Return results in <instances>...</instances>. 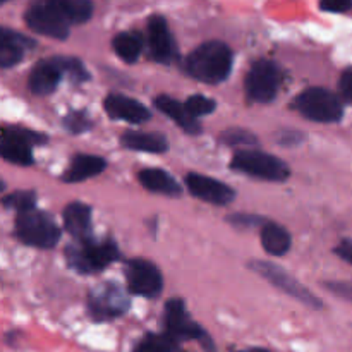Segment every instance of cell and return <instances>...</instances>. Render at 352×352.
Masks as SVG:
<instances>
[{"instance_id": "9c48e42d", "label": "cell", "mask_w": 352, "mask_h": 352, "mask_svg": "<svg viewBox=\"0 0 352 352\" xmlns=\"http://www.w3.org/2000/svg\"><path fill=\"white\" fill-rule=\"evenodd\" d=\"M129 308V299L117 284H102L89 294L88 309L89 315L96 322L117 318L124 315Z\"/></svg>"}, {"instance_id": "83f0119b", "label": "cell", "mask_w": 352, "mask_h": 352, "mask_svg": "<svg viewBox=\"0 0 352 352\" xmlns=\"http://www.w3.org/2000/svg\"><path fill=\"white\" fill-rule=\"evenodd\" d=\"M186 107L198 119V117L206 116V113H212L217 109V103L212 98H206L203 95H192L186 100Z\"/></svg>"}, {"instance_id": "8fae6325", "label": "cell", "mask_w": 352, "mask_h": 352, "mask_svg": "<svg viewBox=\"0 0 352 352\" xmlns=\"http://www.w3.org/2000/svg\"><path fill=\"white\" fill-rule=\"evenodd\" d=\"M253 268L260 275H263L268 282L278 287L280 291H284L285 294L292 296L298 301L305 302V305L311 306V308H322V302L316 296H313L308 289L302 284H299L292 275H289L284 268H280L278 265L267 263V261H254Z\"/></svg>"}, {"instance_id": "30bf717a", "label": "cell", "mask_w": 352, "mask_h": 352, "mask_svg": "<svg viewBox=\"0 0 352 352\" xmlns=\"http://www.w3.org/2000/svg\"><path fill=\"white\" fill-rule=\"evenodd\" d=\"M126 280L129 292L144 298H155L162 292L164 278L153 263L134 258L126 265Z\"/></svg>"}, {"instance_id": "ffe728a7", "label": "cell", "mask_w": 352, "mask_h": 352, "mask_svg": "<svg viewBox=\"0 0 352 352\" xmlns=\"http://www.w3.org/2000/svg\"><path fill=\"white\" fill-rule=\"evenodd\" d=\"M120 143L127 150L146 151V153H165L168 150V141L160 133H124Z\"/></svg>"}, {"instance_id": "7402d4cb", "label": "cell", "mask_w": 352, "mask_h": 352, "mask_svg": "<svg viewBox=\"0 0 352 352\" xmlns=\"http://www.w3.org/2000/svg\"><path fill=\"white\" fill-rule=\"evenodd\" d=\"M107 167V162L95 155H76L72 158L71 168L64 174L65 182H81L89 177L102 174Z\"/></svg>"}, {"instance_id": "3957f363", "label": "cell", "mask_w": 352, "mask_h": 352, "mask_svg": "<svg viewBox=\"0 0 352 352\" xmlns=\"http://www.w3.org/2000/svg\"><path fill=\"white\" fill-rule=\"evenodd\" d=\"M16 234L24 244L41 250H50L60 241V229L48 213L30 210L17 215Z\"/></svg>"}, {"instance_id": "e0dca14e", "label": "cell", "mask_w": 352, "mask_h": 352, "mask_svg": "<svg viewBox=\"0 0 352 352\" xmlns=\"http://www.w3.org/2000/svg\"><path fill=\"white\" fill-rule=\"evenodd\" d=\"M31 47H34V41H31L30 38L2 28L0 31V65L3 69L14 67L23 60L24 52Z\"/></svg>"}, {"instance_id": "d6a6232c", "label": "cell", "mask_w": 352, "mask_h": 352, "mask_svg": "<svg viewBox=\"0 0 352 352\" xmlns=\"http://www.w3.org/2000/svg\"><path fill=\"white\" fill-rule=\"evenodd\" d=\"M320 7L327 12H346L352 7V0H322Z\"/></svg>"}, {"instance_id": "603a6c76", "label": "cell", "mask_w": 352, "mask_h": 352, "mask_svg": "<svg viewBox=\"0 0 352 352\" xmlns=\"http://www.w3.org/2000/svg\"><path fill=\"white\" fill-rule=\"evenodd\" d=\"M261 244H263L265 251L272 256H282L291 250V234L287 229L278 223L267 222L261 229Z\"/></svg>"}, {"instance_id": "277c9868", "label": "cell", "mask_w": 352, "mask_h": 352, "mask_svg": "<svg viewBox=\"0 0 352 352\" xmlns=\"http://www.w3.org/2000/svg\"><path fill=\"white\" fill-rule=\"evenodd\" d=\"M292 107L306 119L323 124L339 122L344 113L339 96L325 88L305 89L296 96Z\"/></svg>"}, {"instance_id": "7a4b0ae2", "label": "cell", "mask_w": 352, "mask_h": 352, "mask_svg": "<svg viewBox=\"0 0 352 352\" xmlns=\"http://www.w3.org/2000/svg\"><path fill=\"white\" fill-rule=\"evenodd\" d=\"M69 267L79 274H96L120 258V251L112 239L96 241L93 237L76 241L67 248Z\"/></svg>"}, {"instance_id": "836d02e7", "label": "cell", "mask_w": 352, "mask_h": 352, "mask_svg": "<svg viewBox=\"0 0 352 352\" xmlns=\"http://www.w3.org/2000/svg\"><path fill=\"white\" fill-rule=\"evenodd\" d=\"M230 222L243 227H253L256 226V223H263V219H261V217H253V215H234L230 217Z\"/></svg>"}, {"instance_id": "ac0fdd59", "label": "cell", "mask_w": 352, "mask_h": 352, "mask_svg": "<svg viewBox=\"0 0 352 352\" xmlns=\"http://www.w3.org/2000/svg\"><path fill=\"white\" fill-rule=\"evenodd\" d=\"M155 105H157V109L160 110L162 113L170 117V119L188 134H192V136H195V134L201 133V124H199L198 119L189 112L186 103L177 102V100L170 98V96L167 95H162L155 100Z\"/></svg>"}, {"instance_id": "f546056e", "label": "cell", "mask_w": 352, "mask_h": 352, "mask_svg": "<svg viewBox=\"0 0 352 352\" xmlns=\"http://www.w3.org/2000/svg\"><path fill=\"white\" fill-rule=\"evenodd\" d=\"M223 143L230 144V146H237V144H256V138L251 133L243 129H229L222 134Z\"/></svg>"}, {"instance_id": "4fadbf2b", "label": "cell", "mask_w": 352, "mask_h": 352, "mask_svg": "<svg viewBox=\"0 0 352 352\" xmlns=\"http://www.w3.org/2000/svg\"><path fill=\"white\" fill-rule=\"evenodd\" d=\"M148 41H150L151 57L160 64H170L177 57L174 36L168 30L164 16H151L148 21Z\"/></svg>"}, {"instance_id": "4316f807", "label": "cell", "mask_w": 352, "mask_h": 352, "mask_svg": "<svg viewBox=\"0 0 352 352\" xmlns=\"http://www.w3.org/2000/svg\"><path fill=\"white\" fill-rule=\"evenodd\" d=\"M3 206L9 210H17L19 213L34 210L36 195L33 191H14L2 199Z\"/></svg>"}, {"instance_id": "5bb4252c", "label": "cell", "mask_w": 352, "mask_h": 352, "mask_svg": "<svg viewBox=\"0 0 352 352\" xmlns=\"http://www.w3.org/2000/svg\"><path fill=\"white\" fill-rule=\"evenodd\" d=\"M65 74L62 57L45 58L33 67L30 74V89L33 95L47 96L57 89L62 76Z\"/></svg>"}, {"instance_id": "44dd1931", "label": "cell", "mask_w": 352, "mask_h": 352, "mask_svg": "<svg viewBox=\"0 0 352 352\" xmlns=\"http://www.w3.org/2000/svg\"><path fill=\"white\" fill-rule=\"evenodd\" d=\"M141 184L151 192L165 196H179L181 195V186L172 177L168 172L160 170V168H144L138 174Z\"/></svg>"}, {"instance_id": "8992f818", "label": "cell", "mask_w": 352, "mask_h": 352, "mask_svg": "<svg viewBox=\"0 0 352 352\" xmlns=\"http://www.w3.org/2000/svg\"><path fill=\"white\" fill-rule=\"evenodd\" d=\"M282 85V71L275 62L258 60L246 76V93L253 102L268 103L277 96Z\"/></svg>"}, {"instance_id": "7c38bea8", "label": "cell", "mask_w": 352, "mask_h": 352, "mask_svg": "<svg viewBox=\"0 0 352 352\" xmlns=\"http://www.w3.org/2000/svg\"><path fill=\"white\" fill-rule=\"evenodd\" d=\"M26 24L36 33L45 36L55 38V40H65L69 36V26L71 24L57 12L45 0L34 3L24 16Z\"/></svg>"}, {"instance_id": "ba28073f", "label": "cell", "mask_w": 352, "mask_h": 352, "mask_svg": "<svg viewBox=\"0 0 352 352\" xmlns=\"http://www.w3.org/2000/svg\"><path fill=\"white\" fill-rule=\"evenodd\" d=\"M165 327L168 336L175 340H199L205 349L213 351L212 339L195 320H191L182 299H170L165 305Z\"/></svg>"}, {"instance_id": "8d00e7d4", "label": "cell", "mask_w": 352, "mask_h": 352, "mask_svg": "<svg viewBox=\"0 0 352 352\" xmlns=\"http://www.w3.org/2000/svg\"><path fill=\"white\" fill-rule=\"evenodd\" d=\"M0 2H2V3H3V2H7V0H0Z\"/></svg>"}, {"instance_id": "cb8c5ba5", "label": "cell", "mask_w": 352, "mask_h": 352, "mask_svg": "<svg viewBox=\"0 0 352 352\" xmlns=\"http://www.w3.org/2000/svg\"><path fill=\"white\" fill-rule=\"evenodd\" d=\"M69 24H82L91 17L93 3L89 0H45Z\"/></svg>"}, {"instance_id": "2e32d148", "label": "cell", "mask_w": 352, "mask_h": 352, "mask_svg": "<svg viewBox=\"0 0 352 352\" xmlns=\"http://www.w3.org/2000/svg\"><path fill=\"white\" fill-rule=\"evenodd\" d=\"M105 110L112 119L126 120L131 124H141L151 117L150 110L140 103L138 100L129 98V96L119 95V93H112L105 98Z\"/></svg>"}, {"instance_id": "9a60e30c", "label": "cell", "mask_w": 352, "mask_h": 352, "mask_svg": "<svg viewBox=\"0 0 352 352\" xmlns=\"http://www.w3.org/2000/svg\"><path fill=\"white\" fill-rule=\"evenodd\" d=\"M186 184L192 196L213 205H229L236 198V191L232 188L201 174H188Z\"/></svg>"}, {"instance_id": "484cf974", "label": "cell", "mask_w": 352, "mask_h": 352, "mask_svg": "<svg viewBox=\"0 0 352 352\" xmlns=\"http://www.w3.org/2000/svg\"><path fill=\"white\" fill-rule=\"evenodd\" d=\"M134 352H179V340L165 333H148L138 342Z\"/></svg>"}, {"instance_id": "f1b7e54d", "label": "cell", "mask_w": 352, "mask_h": 352, "mask_svg": "<svg viewBox=\"0 0 352 352\" xmlns=\"http://www.w3.org/2000/svg\"><path fill=\"white\" fill-rule=\"evenodd\" d=\"M64 124L71 133L79 134L85 133V131H88L91 127V119H89L85 110H76V112H71L65 117Z\"/></svg>"}, {"instance_id": "d4e9b609", "label": "cell", "mask_w": 352, "mask_h": 352, "mask_svg": "<svg viewBox=\"0 0 352 352\" xmlns=\"http://www.w3.org/2000/svg\"><path fill=\"white\" fill-rule=\"evenodd\" d=\"M112 47L124 62L133 64L140 58L141 50H143V38L136 31H126V33H119L113 38Z\"/></svg>"}, {"instance_id": "d6986e66", "label": "cell", "mask_w": 352, "mask_h": 352, "mask_svg": "<svg viewBox=\"0 0 352 352\" xmlns=\"http://www.w3.org/2000/svg\"><path fill=\"white\" fill-rule=\"evenodd\" d=\"M65 229L76 241H85L91 237V208L85 203H71L64 210Z\"/></svg>"}, {"instance_id": "5b68a950", "label": "cell", "mask_w": 352, "mask_h": 352, "mask_svg": "<svg viewBox=\"0 0 352 352\" xmlns=\"http://www.w3.org/2000/svg\"><path fill=\"white\" fill-rule=\"evenodd\" d=\"M230 167L237 172H243V174L263 179V181L282 182L291 175V170L284 160L256 150L237 151L234 155Z\"/></svg>"}, {"instance_id": "6da1fadb", "label": "cell", "mask_w": 352, "mask_h": 352, "mask_svg": "<svg viewBox=\"0 0 352 352\" xmlns=\"http://www.w3.org/2000/svg\"><path fill=\"white\" fill-rule=\"evenodd\" d=\"M232 69V50L222 41H206L189 54L186 71L201 82L219 85Z\"/></svg>"}, {"instance_id": "52a82bcc", "label": "cell", "mask_w": 352, "mask_h": 352, "mask_svg": "<svg viewBox=\"0 0 352 352\" xmlns=\"http://www.w3.org/2000/svg\"><path fill=\"white\" fill-rule=\"evenodd\" d=\"M47 143V136L23 127H3L0 153L7 162L17 165L33 164V146Z\"/></svg>"}, {"instance_id": "1f68e13d", "label": "cell", "mask_w": 352, "mask_h": 352, "mask_svg": "<svg viewBox=\"0 0 352 352\" xmlns=\"http://www.w3.org/2000/svg\"><path fill=\"white\" fill-rule=\"evenodd\" d=\"M339 88H340V95H342V98L346 100V102L352 103V67H347L346 71L342 72Z\"/></svg>"}, {"instance_id": "4dcf8cb0", "label": "cell", "mask_w": 352, "mask_h": 352, "mask_svg": "<svg viewBox=\"0 0 352 352\" xmlns=\"http://www.w3.org/2000/svg\"><path fill=\"white\" fill-rule=\"evenodd\" d=\"M62 60H64L65 72L71 76V79L74 82H82V81H86V79L89 78L86 67L82 65V62L78 60V58H64V57H62Z\"/></svg>"}, {"instance_id": "d590c367", "label": "cell", "mask_w": 352, "mask_h": 352, "mask_svg": "<svg viewBox=\"0 0 352 352\" xmlns=\"http://www.w3.org/2000/svg\"><path fill=\"white\" fill-rule=\"evenodd\" d=\"M239 352H268V351L258 349V347H254V349H246V351H239Z\"/></svg>"}, {"instance_id": "e575fe53", "label": "cell", "mask_w": 352, "mask_h": 352, "mask_svg": "<svg viewBox=\"0 0 352 352\" xmlns=\"http://www.w3.org/2000/svg\"><path fill=\"white\" fill-rule=\"evenodd\" d=\"M336 253L339 254L344 261L352 265V239H344L342 243L336 248Z\"/></svg>"}]
</instances>
